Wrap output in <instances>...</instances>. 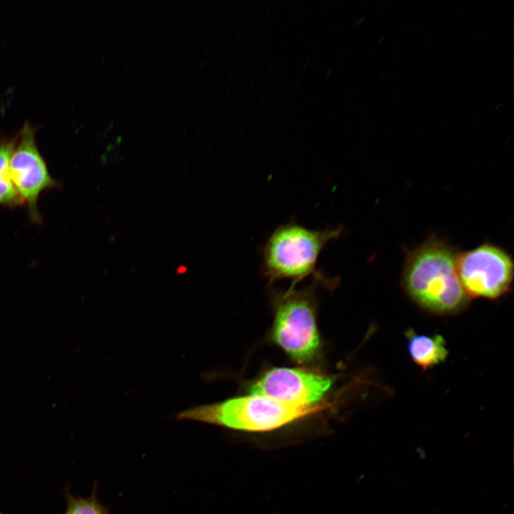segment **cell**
Here are the masks:
<instances>
[{
  "label": "cell",
  "instance_id": "cell-2",
  "mask_svg": "<svg viewBox=\"0 0 514 514\" xmlns=\"http://www.w3.org/2000/svg\"><path fill=\"white\" fill-rule=\"evenodd\" d=\"M342 233V227L312 230L291 221L278 226L262 249L263 276L270 283L291 279L294 285L312 275L318 281L332 284L316 264L321 251Z\"/></svg>",
  "mask_w": 514,
  "mask_h": 514
},
{
  "label": "cell",
  "instance_id": "cell-8",
  "mask_svg": "<svg viewBox=\"0 0 514 514\" xmlns=\"http://www.w3.org/2000/svg\"><path fill=\"white\" fill-rule=\"evenodd\" d=\"M408 351L413 361L423 370L436 366L446 359L448 351L444 338L440 334H419L407 331Z\"/></svg>",
  "mask_w": 514,
  "mask_h": 514
},
{
  "label": "cell",
  "instance_id": "cell-7",
  "mask_svg": "<svg viewBox=\"0 0 514 514\" xmlns=\"http://www.w3.org/2000/svg\"><path fill=\"white\" fill-rule=\"evenodd\" d=\"M332 383L330 377L315 372L273 368L256 380L249 392L291 405L313 406L320 404Z\"/></svg>",
  "mask_w": 514,
  "mask_h": 514
},
{
  "label": "cell",
  "instance_id": "cell-11",
  "mask_svg": "<svg viewBox=\"0 0 514 514\" xmlns=\"http://www.w3.org/2000/svg\"><path fill=\"white\" fill-rule=\"evenodd\" d=\"M0 514H2V513H0Z\"/></svg>",
  "mask_w": 514,
  "mask_h": 514
},
{
  "label": "cell",
  "instance_id": "cell-4",
  "mask_svg": "<svg viewBox=\"0 0 514 514\" xmlns=\"http://www.w3.org/2000/svg\"><path fill=\"white\" fill-rule=\"evenodd\" d=\"M312 292L290 289L277 300L272 338L293 360L311 361L320 349Z\"/></svg>",
  "mask_w": 514,
  "mask_h": 514
},
{
  "label": "cell",
  "instance_id": "cell-5",
  "mask_svg": "<svg viewBox=\"0 0 514 514\" xmlns=\"http://www.w3.org/2000/svg\"><path fill=\"white\" fill-rule=\"evenodd\" d=\"M456 272L469 298L496 299L510 289L514 264L503 248L490 243L457 253Z\"/></svg>",
  "mask_w": 514,
  "mask_h": 514
},
{
  "label": "cell",
  "instance_id": "cell-9",
  "mask_svg": "<svg viewBox=\"0 0 514 514\" xmlns=\"http://www.w3.org/2000/svg\"><path fill=\"white\" fill-rule=\"evenodd\" d=\"M19 138L0 139V205L16 207L24 202L16 191L9 174V161Z\"/></svg>",
  "mask_w": 514,
  "mask_h": 514
},
{
  "label": "cell",
  "instance_id": "cell-6",
  "mask_svg": "<svg viewBox=\"0 0 514 514\" xmlns=\"http://www.w3.org/2000/svg\"><path fill=\"white\" fill-rule=\"evenodd\" d=\"M9 168L13 185L24 203H26L30 218L39 222V196L42 191L56 187L57 184L38 149L35 131L29 123H25L19 133Z\"/></svg>",
  "mask_w": 514,
  "mask_h": 514
},
{
  "label": "cell",
  "instance_id": "cell-1",
  "mask_svg": "<svg viewBox=\"0 0 514 514\" xmlns=\"http://www.w3.org/2000/svg\"><path fill=\"white\" fill-rule=\"evenodd\" d=\"M456 256L451 246L435 236L406 251L402 281L413 301L438 314L466 307L470 298L457 275Z\"/></svg>",
  "mask_w": 514,
  "mask_h": 514
},
{
  "label": "cell",
  "instance_id": "cell-10",
  "mask_svg": "<svg viewBox=\"0 0 514 514\" xmlns=\"http://www.w3.org/2000/svg\"><path fill=\"white\" fill-rule=\"evenodd\" d=\"M66 514H109L94 497L71 499Z\"/></svg>",
  "mask_w": 514,
  "mask_h": 514
},
{
  "label": "cell",
  "instance_id": "cell-3",
  "mask_svg": "<svg viewBox=\"0 0 514 514\" xmlns=\"http://www.w3.org/2000/svg\"><path fill=\"white\" fill-rule=\"evenodd\" d=\"M323 406H298L250 394L191 408L181 412L178 418L241 431L267 432L318 413Z\"/></svg>",
  "mask_w": 514,
  "mask_h": 514
}]
</instances>
